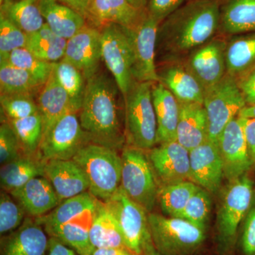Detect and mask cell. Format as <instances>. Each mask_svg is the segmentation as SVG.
Segmentation results:
<instances>
[{"label":"cell","instance_id":"6da1fadb","mask_svg":"<svg viewBox=\"0 0 255 255\" xmlns=\"http://www.w3.org/2000/svg\"><path fill=\"white\" fill-rule=\"evenodd\" d=\"M219 0H189L159 25L156 65L183 62L219 34Z\"/></svg>","mask_w":255,"mask_h":255},{"label":"cell","instance_id":"7a4b0ae2","mask_svg":"<svg viewBox=\"0 0 255 255\" xmlns=\"http://www.w3.org/2000/svg\"><path fill=\"white\" fill-rule=\"evenodd\" d=\"M119 93L114 78L96 73L87 80L80 112V124L90 141L112 148H123L125 132L119 117Z\"/></svg>","mask_w":255,"mask_h":255},{"label":"cell","instance_id":"3957f363","mask_svg":"<svg viewBox=\"0 0 255 255\" xmlns=\"http://www.w3.org/2000/svg\"><path fill=\"white\" fill-rule=\"evenodd\" d=\"M153 83L135 81L123 97L126 142L127 145L145 151L157 145V119L152 97Z\"/></svg>","mask_w":255,"mask_h":255},{"label":"cell","instance_id":"277c9868","mask_svg":"<svg viewBox=\"0 0 255 255\" xmlns=\"http://www.w3.org/2000/svg\"><path fill=\"white\" fill-rule=\"evenodd\" d=\"M73 159L85 172L89 191L99 200L107 201L120 188L122 157L115 149L90 142Z\"/></svg>","mask_w":255,"mask_h":255},{"label":"cell","instance_id":"5b68a950","mask_svg":"<svg viewBox=\"0 0 255 255\" xmlns=\"http://www.w3.org/2000/svg\"><path fill=\"white\" fill-rule=\"evenodd\" d=\"M255 194L254 184L247 174L230 182L223 191L216 221L217 241L223 254L232 252L238 228L251 209Z\"/></svg>","mask_w":255,"mask_h":255},{"label":"cell","instance_id":"8992f818","mask_svg":"<svg viewBox=\"0 0 255 255\" xmlns=\"http://www.w3.org/2000/svg\"><path fill=\"white\" fill-rule=\"evenodd\" d=\"M151 239L162 255H193L206 239V230L180 219L150 213Z\"/></svg>","mask_w":255,"mask_h":255},{"label":"cell","instance_id":"52a82bcc","mask_svg":"<svg viewBox=\"0 0 255 255\" xmlns=\"http://www.w3.org/2000/svg\"><path fill=\"white\" fill-rule=\"evenodd\" d=\"M121 157V189L131 200L150 214L157 202L159 184L147 152L127 145L124 147Z\"/></svg>","mask_w":255,"mask_h":255},{"label":"cell","instance_id":"ba28073f","mask_svg":"<svg viewBox=\"0 0 255 255\" xmlns=\"http://www.w3.org/2000/svg\"><path fill=\"white\" fill-rule=\"evenodd\" d=\"M203 105L207 117L209 140L216 145L225 128L246 107L236 79L228 74L206 90Z\"/></svg>","mask_w":255,"mask_h":255},{"label":"cell","instance_id":"9c48e42d","mask_svg":"<svg viewBox=\"0 0 255 255\" xmlns=\"http://www.w3.org/2000/svg\"><path fill=\"white\" fill-rule=\"evenodd\" d=\"M77 114H65L43 135L38 152L41 159H73L84 146L91 142Z\"/></svg>","mask_w":255,"mask_h":255},{"label":"cell","instance_id":"30bf717a","mask_svg":"<svg viewBox=\"0 0 255 255\" xmlns=\"http://www.w3.org/2000/svg\"><path fill=\"white\" fill-rule=\"evenodd\" d=\"M102 33V60L117 82L123 97L135 81L132 75V52L124 28L119 25H106Z\"/></svg>","mask_w":255,"mask_h":255},{"label":"cell","instance_id":"8fae6325","mask_svg":"<svg viewBox=\"0 0 255 255\" xmlns=\"http://www.w3.org/2000/svg\"><path fill=\"white\" fill-rule=\"evenodd\" d=\"M104 203L118 221L128 249L141 255L144 243L150 234L147 211L121 188Z\"/></svg>","mask_w":255,"mask_h":255},{"label":"cell","instance_id":"7c38bea8","mask_svg":"<svg viewBox=\"0 0 255 255\" xmlns=\"http://www.w3.org/2000/svg\"><path fill=\"white\" fill-rule=\"evenodd\" d=\"M159 23L147 14L138 26L123 28L132 52V75L137 82H159L156 65V42Z\"/></svg>","mask_w":255,"mask_h":255},{"label":"cell","instance_id":"4fadbf2b","mask_svg":"<svg viewBox=\"0 0 255 255\" xmlns=\"http://www.w3.org/2000/svg\"><path fill=\"white\" fill-rule=\"evenodd\" d=\"M227 36L219 33L183 61L205 90L221 81L227 74Z\"/></svg>","mask_w":255,"mask_h":255},{"label":"cell","instance_id":"5bb4252c","mask_svg":"<svg viewBox=\"0 0 255 255\" xmlns=\"http://www.w3.org/2000/svg\"><path fill=\"white\" fill-rule=\"evenodd\" d=\"M217 146L222 159L224 177L228 182L246 175L253 168L241 117L233 119L225 128Z\"/></svg>","mask_w":255,"mask_h":255},{"label":"cell","instance_id":"9a60e30c","mask_svg":"<svg viewBox=\"0 0 255 255\" xmlns=\"http://www.w3.org/2000/svg\"><path fill=\"white\" fill-rule=\"evenodd\" d=\"M159 187L191 181L189 151L177 140L146 151Z\"/></svg>","mask_w":255,"mask_h":255},{"label":"cell","instance_id":"2e32d148","mask_svg":"<svg viewBox=\"0 0 255 255\" xmlns=\"http://www.w3.org/2000/svg\"><path fill=\"white\" fill-rule=\"evenodd\" d=\"M63 59L79 69L86 80L98 73L102 60L100 29L85 25L68 40Z\"/></svg>","mask_w":255,"mask_h":255},{"label":"cell","instance_id":"e0dca14e","mask_svg":"<svg viewBox=\"0 0 255 255\" xmlns=\"http://www.w3.org/2000/svg\"><path fill=\"white\" fill-rule=\"evenodd\" d=\"M147 16V10L139 9L128 0H90L85 19L99 29L112 23L133 28Z\"/></svg>","mask_w":255,"mask_h":255},{"label":"cell","instance_id":"ac0fdd59","mask_svg":"<svg viewBox=\"0 0 255 255\" xmlns=\"http://www.w3.org/2000/svg\"><path fill=\"white\" fill-rule=\"evenodd\" d=\"M191 181L209 193L217 192L224 178L218 146L208 139L189 151Z\"/></svg>","mask_w":255,"mask_h":255},{"label":"cell","instance_id":"d6986e66","mask_svg":"<svg viewBox=\"0 0 255 255\" xmlns=\"http://www.w3.org/2000/svg\"><path fill=\"white\" fill-rule=\"evenodd\" d=\"M159 82L172 92L179 103L203 104L205 89L201 86L184 62H172L157 66Z\"/></svg>","mask_w":255,"mask_h":255},{"label":"cell","instance_id":"ffe728a7","mask_svg":"<svg viewBox=\"0 0 255 255\" xmlns=\"http://www.w3.org/2000/svg\"><path fill=\"white\" fill-rule=\"evenodd\" d=\"M44 177L51 183L61 202L89 191L86 175L73 159L45 161Z\"/></svg>","mask_w":255,"mask_h":255},{"label":"cell","instance_id":"44dd1931","mask_svg":"<svg viewBox=\"0 0 255 255\" xmlns=\"http://www.w3.org/2000/svg\"><path fill=\"white\" fill-rule=\"evenodd\" d=\"M46 231L36 220L27 218L14 232L1 241V255H46L48 240Z\"/></svg>","mask_w":255,"mask_h":255},{"label":"cell","instance_id":"7402d4cb","mask_svg":"<svg viewBox=\"0 0 255 255\" xmlns=\"http://www.w3.org/2000/svg\"><path fill=\"white\" fill-rule=\"evenodd\" d=\"M9 194L26 214L35 218L48 214L61 203L51 183L45 177L33 178Z\"/></svg>","mask_w":255,"mask_h":255},{"label":"cell","instance_id":"603a6c76","mask_svg":"<svg viewBox=\"0 0 255 255\" xmlns=\"http://www.w3.org/2000/svg\"><path fill=\"white\" fill-rule=\"evenodd\" d=\"M38 113L43 122V137L53 124L70 112H76L72 101L57 80L53 69L46 83L42 87L36 100Z\"/></svg>","mask_w":255,"mask_h":255},{"label":"cell","instance_id":"cb8c5ba5","mask_svg":"<svg viewBox=\"0 0 255 255\" xmlns=\"http://www.w3.org/2000/svg\"><path fill=\"white\" fill-rule=\"evenodd\" d=\"M152 97L157 119V145L177 140L179 102L159 82L152 84Z\"/></svg>","mask_w":255,"mask_h":255},{"label":"cell","instance_id":"d4e9b609","mask_svg":"<svg viewBox=\"0 0 255 255\" xmlns=\"http://www.w3.org/2000/svg\"><path fill=\"white\" fill-rule=\"evenodd\" d=\"M179 107L177 141L190 151L209 139L207 117L203 104L179 103Z\"/></svg>","mask_w":255,"mask_h":255},{"label":"cell","instance_id":"484cf974","mask_svg":"<svg viewBox=\"0 0 255 255\" xmlns=\"http://www.w3.org/2000/svg\"><path fill=\"white\" fill-rule=\"evenodd\" d=\"M219 34L232 36L255 31V0H219Z\"/></svg>","mask_w":255,"mask_h":255},{"label":"cell","instance_id":"4316f807","mask_svg":"<svg viewBox=\"0 0 255 255\" xmlns=\"http://www.w3.org/2000/svg\"><path fill=\"white\" fill-rule=\"evenodd\" d=\"M45 22L55 34L68 40L87 24L81 14L58 0H38Z\"/></svg>","mask_w":255,"mask_h":255},{"label":"cell","instance_id":"83f0119b","mask_svg":"<svg viewBox=\"0 0 255 255\" xmlns=\"http://www.w3.org/2000/svg\"><path fill=\"white\" fill-rule=\"evenodd\" d=\"M100 200L90 191L65 199L44 216L35 218L38 224L44 228L47 234L55 228L70 222L87 211H95Z\"/></svg>","mask_w":255,"mask_h":255},{"label":"cell","instance_id":"f1b7e54d","mask_svg":"<svg viewBox=\"0 0 255 255\" xmlns=\"http://www.w3.org/2000/svg\"><path fill=\"white\" fill-rule=\"evenodd\" d=\"M226 68L235 79L255 68V31L228 37Z\"/></svg>","mask_w":255,"mask_h":255},{"label":"cell","instance_id":"f546056e","mask_svg":"<svg viewBox=\"0 0 255 255\" xmlns=\"http://www.w3.org/2000/svg\"><path fill=\"white\" fill-rule=\"evenodd\" d=\"M45 161L39 156L23 155L2 164L0 169V184L3 190L11 192L37 177H44Z\"/></svg>","mask_w":255,"mask_h":255},{"label":"cell","instance_id":"4dcf8cb0","mask_svg":"<svg viewBox=\"0 0 255 255\" xmlns=\"http://www.w3.org/2000/svg\"><path fill=\"white\" fill-rule=\"evenodd\" d=\"M90 236L95 249L127 248L118 221L100 200L94 215Z\"/></svg>","mask_w":255,"mask_h":255},{"label":"cell","instance_id":"1f68e13d","mask_svg":"<svg viewBox=\"0 0 255 255\" xmlns=\"http://www.w3.org/2000/svg\"><path fill=\"white\" fill-rule=\"evenodd\" d=\"M95 211L85 214L55 228L48 233L49 237H55L73 249L78 255H92L95 248L90 241V231Z\"/></svg>","mask_w":255,"mask_h":255},{"label":"cell","instance_id":"d6a6232c","mask_svg":"<svg viewBox=\"0 0 255 255\" xmlns=\"http://www.w3.org/2000/svg\"><path fill=\"white\" fill-rule=\"evenodd\" d=\"M0 14L27 35L41 29L45 24L38 0H6L1 4Z\"/></svg>","mask_w":255,"mask_h":255},{"label":"cell","instance_id":"836d02e7","mask_svg":"<svg viewBox=\"0 0 255 255\" xmlns=\"http://www.w3.org/2000/svg\"><path fill=\"white\" fill-rule=\"evenodd\" d=\"M67 42L45 23L41 29L28 35L26 48L39 59L55 63L64 58Z\"/></svg>","mask_w":255,"mask_h":255},{"label":"cell","instance_id":"e575fe53","mask_svg":"<svg viewBox=\"0 0 255 255\" xmlns=\"http://www.w3.org/2000/svg\"><path fill=\"white\" fill-rule=\"evenodd\" d=\"M43 85L30 74L5 60H0L1 95H30L39 93Z\"/></svg>","mask_w":255,"mask_h":255},{"label":"cell","instance_id":"d590c367","mask_svg":"<svg viewBox=\"0 0 255 255\" xmlns=\"http://www.w3.org/2000/svg\"><path fill=\"white\" fill-rule=\"evenodd\" d=\"M199 187L191 181L160 186L157 201L166 216L178 218Z\"/></svg>","mask_w":255,"mask_h":255},{"label":"cell","instance_id":"8d00e7d4","mask_svg":"<svg viewBox=\"0 0 255 255\" xmlns=\"http://www.w3.org/2000/svg\"><path fill=\"white\" fill-rule=\"evenodd\" d=\"M18 137L23 154L38 155L43 138V122L39 113L20 119H5Z\"/></svg>","mask_w":255,"mask_h":255},{"label":"cell","instance_id":"74e56055","mask_svg":"<svg viewBox=\"0 0 255 255\" xmlns=\"http://www.w3.org/2000/svg\"><path fill=\"white\" fill-rule=\"evenodd\" d=\"M54 73L57 80L68 94L74 107L80 112L87 85L83 74L63 58L55 63Z\"/></svg>","mask_w":255,"mask_h":255},{"label":"cell","instance_id":"f35d334b","mask_svg":"<svg viewBox=\"0 0 255 255\" xmlns=\"http://www.w3.org/2000/svg\"><path fill=\"white\" fill-rule=\"evenodd\" d=\"M0 60H5L27 72L42 85H44L50 78L55 63L39 59L26 48L15 50L9 54L0 55Z\"/></svg>","mask_w":255,"mask_h":255},{"label":"cell","instance_id":"ab89813d","mask_svg":"<svg viewBox=\"0 0 255 255\" xmlns=\"http://www.w3.org/2000/svg\"><path fill=\"white\" fill-rule=\"evenodd\" d=\"M211 211L209 191L199 187L190 198L179 217L206 230Z\"/></svg>","mask_w":255,"mask_h":255},{"label":"cell","instance_id":"60d3db41","mask_svg":"<svg viewBox=\"0 0 255 255\" xmlns=\"http://www.w3.org/2000/svg\"><path fill=\"white\" fill-rule=\"evenodd\" d=\"M26 211L7 191L0 194V233L14 232L25 221Z\"/></svg>","mask_w":255,"mask_h":255},{"label":"cell","instance_id":"b9f144b4","mask_svg":"<svg viewBox=\"0 0 255 255\" xmlns=\"http://www.w3.org/2000/svg\"><path fill=\"white\" fill-rule=\"evenodd\" d=\"M1 113L6 119H20L38 113L34 96L0 95Z\"/></svg>","mask_w":255,"mask_h":255},{"label":"cell","instance_id":"7bdbcfd3","mask_svg":"<svg viewBox=\"0 0 255 255\" xmlns=\"http://www.w3.org/2000/svg\"><path fill=\"white\" fill-rule=\"evenodd\" d=\"M28 35L3 15L0 14V55L26 48Z\"/></svg>","mask_w":255,"mask_h":255},{"label":"cell","instance_id":"ee69618b","mask_svg":"<svg viewBox=\"0 0 255 255\" xmlns=\"http://www.w3.org/2000/svg\"><path fill=\"white\" fill-rule=\"evenodd\" d=\"M24 155L18 137L6 121L0 126V163L1 165Z\"/></svg>","mask_w":255,"mask_h":255},{"label":"cell","instance_id":"f6af8a7d","mask_svg":"<svg viewBox=\"0 0 255 255\" xmlns=\"http://www.w3.org/2000/svg\"><path fill=\"white\" fill-rule=\"evenodd\" d=\"M189 0H147V14L159 24Z\"/></svg>","mask_w":255,"mask_h":255},{"label":"cell","instance_id":"bcb514c9","mask_svg":"<svg viewBox=\"0 0 255 255\" xmlns=\"http://www.w3.org/2000/svg\"><path fill=\"white\" fill-rule=\"evenodd\" d=\"M240 246L244 255H255V194L253 204L244 220Z\"/></svg>","mask_w":255,"mask_h":255},{"label":"cell","instance_id":"7dc6e473","mask_svg":"<svg viewBox=\"0 0 255 255\" xmlns=\"http://www.w3.org/2000/svg\"><path fill=\"white\" fill-rule=\"evenodd\" d=\"M236 80L246 106L255 105V68Z\"/></svg>","mask_w":255,"mask_h":255},{"label":"cell","instance_id":"c3c4849f","mask_svg":"<svg viewBox=\"0 0 255 255\" xmlns=\"http://www.w3.org/2000/svg\"><path fill=\"white\" fill-rule=\"evenodd\" d=\"M242 119L248 152L253 167H255V119Z\"/></svg>","mask_w":255,"mask_h":255},{"label":"cell","instance_id":"681fc988","mask_svg":"<svg viewBox=\"0 0 255 255\" xmlns=\"http://www.w3.org/2000/svg\"><path fill=\"white\" fill-rule=\"evenodd\" d=\"M73 249L55 237H49L46 255H78Z\"/></svg>","mask_w":255,"mask_h":255},{"label":"cell","instance_id":"f907efd6","mask_svg":"<svg viewBox=\"0 0 255 255\" xmlns=\"http://www.w3.org/2000/svg\"><path fill=\"white\" fill-rule=\"evenodd\" d=\"M58 1L70 6L84 17H86L87 8L90 0H58Z\"/></svg>","mask_w":255,"mask_h":255},{"label":"cell","instance_id":"816d5d0a","mask_svg":"<svg viewBox=\"0 0 255 255\" xmlns=\"http://www.w3.org/2000/svg\"><path fill=\"white\" fill-rule=\"evenodd\" d=\"M92 255H136L127 248H97Z\"/></svg>","mask_w":255,"mask_h":255},{"label":"cell","instance_id":"f5cc1de1","mask_svg":"<svg viewBox=\"0 0 255 255\" xmlns=\"http://www.w3.org/2000/svg\"><path fill=\"white\" fill-rule=\"evenodd\" d=\"M141 255H162L156 249L152 239H151L150 234L149 235L144 243Z\"/></svg>","mask_w":255,"mask_h":255},{"label":"cell","instance_id":"db71d44e","mask_svg":"<svg viewBox=\"0 0 255 255\" xmlns=\"http://www.w3.org/2000/svg\"><path fill=\"white\" fill-rule=\"evenodd\" d=\"M238 117L244 119H255V105L245 107Z\"/></svg>","mask_w":255,"mask_h":255},{"label":"cell","instance_id":"11a10c76","mask_svg":"<svg viewBox=\"0 0 255 255\" xmlns=\"http://www.w3.org/2000/svg\"><path fill=\"white\" fill-rule=\"evenodd\" d=\"M130 3L139 9H146L147 0H128Z\"/></svg>","mask_w":255,"mask_h":255},{"label":"cell","instance_id":"9f6ffc18","mask_svg":"<svg viewBox=\"0 0 255 255\" xmlns=\"http://www.w3.org/2000/svg\"><path fill=\"white\" fill-rule=\"evenodd\" d=\"M4 1H6V0H0V3H2V2H4Z\"/></svg>","mask_w":255,"mask_h":255}]
</instances>
